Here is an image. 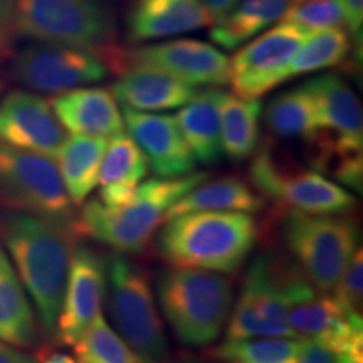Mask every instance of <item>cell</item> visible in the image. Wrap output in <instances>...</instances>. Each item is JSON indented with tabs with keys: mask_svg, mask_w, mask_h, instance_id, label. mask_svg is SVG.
<instances>
[{
	"mask_svg": "<svg viewBox=\"0 0 363 363\" xmlns=\"http://www.w3.org/2000/svg\"><path fill=\"white\" fill-rule=\"evenodd\" d=\"M66 130L51 103L30 91H12L0 99V142L54 158Z\"/></svg>",
	"mask_w": 363,
	"mask_h": 363,
	"instance_id": "cell-17",
	"label": "cell"
},
{
	"mask_svg": "<svg viewBox=\"0 0 363 363\" xmlns=\"http://www.w3.org/2000/svg\"><path fill=\"white\" fill-rule=\"evenodd\" d=\"M206 172H192L174 179H150L135 189L133 197L121 207H104L98 201H88L76 217V234L106 244L121 254L142 252L169 211L185 194L207 179Z\"/></svg>",
	"mask_w": 363,
	"mask_h": 363,
	"instance_id": "cell-3",
	"label": "cell"
},
{
	"mask_svg": "<svg viewBox=\"0 0 363 363\" xmlns=\"http://www.w3.org/2000/svg\"><path fill=\"white\" fill-rule=\"evenodd\" d=\"M0 363H38L34 357L17 350V347L0 342Z\"/></svg>",
	"mask_w": 363,
	"mask_h": 363,
	"instance_id": "cell-41",
	"label": "cell"
},
{
	"mask_svg": "<svg viewBox=\"0 0 363 363\" xmlns=\"http://www.w3.org/2000/svg\"><path fill=\"white\" fill-rule=\"evenodd\" d=\"M257 224L247 212H187L165 220L158 254L172 266L233 274L251 254Z\"/></svg>",
	"mask_w": 363,
	"mask_h": 363,
	"instance_id": "cell-2",
	"label": "cell"
},
{
	"mask_svg": "<svg viewBox=\"0 0 363 363\" xmlns=\"http://www.w3.org/2000/svg\"><path fill=\"white\" fill-rule=\"evenodd\" d=\"M212 26L201 0H136L128 16L131 40L172 38Z\"/></svg>",
	"mask_w": 363,
	"mask_h": 363,
	"instance_id": "cell-20",
	"label": "cell"
},
{
	"mask_svg": "<svg viewBox=\"0 0 363 363\" xmlns=\"http://www.w3.org/2000/svg\"><path fill=\"white\" fill-rule=\"evenodd\" d=\"M108 306L116 333L143 360L162 363L169 340L158 315L152 279L142 266L118 252L108 261Z\"/></svg>",
	"mask_w": 363,
	"mask_h": 363,
	"instance_id": "cell-7",
	"label": "cell"
},
{
	"mask_svg": "<svg viewBox=\"0 0 363 363\" xmlns=\"http://www.w3.org/2000/svg\"><path fill=\"white\" fill-rule=\"evenodd\" d=\"M266 201L256 194L247 182L238 177H222V179L199 184L197 187L185 194L169 211L170 217L202 211H234V212H259L264 208Z\"/></svg>",
	"mask_w": 363,
	"mask_h": 363,
	"instance_id": "cell-25",
	"label": "cell"
},
{
	"mask_svg": "<svg viewBox=\"0 0 363 363\" xmlns=\"http://www.w3.org/2000/svg\"><path fill=\"white\" fill-rule=\"evenodd\" d=\"M74 235L43 217L19 211H0V244L34 301L44 333L54 338Z\"/></svg>",
	"mask_w": 363,
	"mask_h": 363,
	"instance_id": "cell-1",
	"label": "cell"
},
{
	"mask_svg": "<svg viewBox=\"0 0 363 363\" xmlns=\"http://www.w3.org/2000/svg\"><path fill=\"white\" fill-rule=\"evenodd\" d=\"M123 123L130 131L153 174L162 179H174L192 174L195 158L180 133L175 116L152 115L123 106Z\"/></svg>",
	"mask_w": 363,
	"mask_h": 363,
	"instance_id": "cell-18",
	"label": "cell"
},
{
	"mask_svg": "<svg viewBox=\"0 0 363 363\" xmlns=\"http://www.w3.org/2000/svg\"><path fill=\"white\" fill-rule=\"evenodd\" d=\"M11 33L45 44L74 45L104 52L115 62V19L103 0H13Z\"/></svg>",
	"mask_w": 363,
	"mask_h": 363,
	"instance_id": "cell-5",
	"label": "cell"
},
{
	"mask_svg": "<svg viewBox=\"0 0 363 363\" xmlns=\"http://www.w3.org/2000/svg\"><path fill=\"white\" fill-rule=\"evenodd\" d=\"M358 225L343 214H305L288 211L283 238L305 278L321 293L337 288L357 251Z\"/></svg>",
	"mask_w": 363,
	"mask_h": 363,
	"instance_id": "cell-8",
	"label": "cell"
},
{
	"mask_svg": "<svg viewBox=\"0 0 363 363\" xmlns=\"http://www.w3.org/2000/svg\"><path fill=\"white\" fill-rule=\"evenodd\" d=\"M34 358L38 360V363H78L74 357L57 350L54 345H43V347H39Z\"/></svg>",
	"mask_w": 363,
	"mask_h": 363,
	"instance_id": "cell-38",
	"label": "cell"
},
{
	"mask_svg": "<svg viewBox=\"0 0 363 363\" xmlns=\"http://www.w3.org/2000/svg\"><path fill=\"white\" fill-rule=\"evenodd\" d=\"M108 261L96 249L79 244L72 249L65 296L59 311L54 345L72 347L101 315L106 294Z\"/></svg>",
	"mask_w": 363,
	"mask_h": 363,
	"instance_id": "cell-15",
	"label": "cell"
},
{
	"mask_svg": "<svg viewBox=\"0 0 363 363\" xmlns=\"http://www.w3.org/2000/svg\"><path fill=\"white\" fill-rule=\"evenodd\" d=\"M350 49L352 39L347 30L338 29V27L313 30L294 54L288 69V79L340 66L350 54Z\"/></svg>",
	"mask_w": 363,
	"mask_h": 363,
	"instance_id": "cell-30",
	"label": "cell"
},
{
	"mask_svg": "<svg viewBox=\"0 0 363 363\" xmlns=\"http://www.w3.org/2000/svg\"><path fill=\"white\" fill-rule=\"evenodd\" d=\"M78 363H81V362H78Z\"/></svg>",
	"mask_w": 363,
	"mask_h": 363,
	"instance_id": "cell-46",
	"label": "cell"
},
{
	"mask_svg": "<svg viewBox=\"0 0 363 363\" xmlns=\"http://www.w3.org/2000/svg\"><path fill=\"white\" fill-rule=\"evenodd\" d=\"M175 363H197V362H192V360H180V362H175Z\"/></svg>",
	"mask_w": 363,
	"mask_h": 363,
	"instance_id": "cell-44",
	"label": "cell"
},
{
	"mask_svg": "<svg viewBox=\"0 0 363 363\" xmlns=\"http://www.w3.org/2000/svg\"><path fill=\"white\" fill-rule=\"evenodd\" d=\"M0 208L43 217L76 234L78 214L59 175L56 160L2 142Z\"/></svg>",
	"mask_w": 363,
	"mask_h": 363,
	"instance_id": "cell-9",
	"label": "cell"
},
{
	"mask_svg": "<svg viewBox=\"0 0 363 363\" xmlns=\"http://www.w3.org/2000/svg\"><path fill=\"white\" fill-rule=\"evenodd\" d=\"M308 34L281 22L239 49L229 61V84L235 96L257 99L288 81L289 65Z\"/></svg>",
	"mask_w": 363,
	"mask_h": 363,
	"instance_id": "cell-13",
	"label": "cell"
},
{
	"mask_svg": "<svg viewBox=\"0 0 363 363\" xmlns=\"http://www.w3.org/2000/svg\"><path fill=\"white\" fill-rule=\"evenodd\" d=\"M262 104L259 99H242L225 93L220 106L222 153L242 162L252 157L261 138Z\"/></svg>",
	"mask_w": 363,
	"mask_h": 363,
	"instance_id": "cell-27",
	"label": "cell"
},
{
	"mask_svg": "<svg viewBox=\"0 0 363 363\" xmlns=\"http://www.w3.org/2000/svg\"><path fill=\"white\" fill-rule=\"evenodd\" d=\"M301 340L261 337L224 340L212 355L225 363H296Z\"/></svg>",
	"mask_w": 363,
	"mask_h": 363,
	"instance_id": "cell-31",
	"label": "cell"
},
{
	"mask_svg": "<svg viewBox=\"0 0 363 363\" xmlns=\"http://www.w3.org/2000/svg\"><path fill=\"white\" fill-rule=\"evenodd\" d=\"M343 16V24L352 40L362 49V26H363V0H337Z\"/></svg>",
	"mask_w": 363,
	"mask_h": 363,
	"instance_id": "cell-36",
	"label": "cell"
},
{
	"mask_svg": "<svg viewBox=\"0 0 363 363\" xmlns=\"http://www.w3.org/2000/svg\"><path fill=\"white\" fill-rule=\"evenodd\" d=\"M281 22H288L313 33L340 27L343 24V16L337 0H301L296 6L291 4Z\"/></svg>",
	"mask_w": 363,
	"mask_h": 363,
	"instance_id": "cell-33",
	"label": "cell"
},
{
	"mask_svg": "<svg viewBox=\"0 0 363 363\" xmlns=\"http://www.w3.org/2000/svg\"><path fill=\"white\" fill-rule=\"evenodd\" d=\"M142 363H153V362H150V360H143Z\"/></svg>",
	"mask_w": 363,
	"mask_h": 363,
	"instance_id": "cell-45",
	"label": "cell"
},
{
	"mask_svg": "<svg viewBox=\"0 0 363 363\" xmlns=\"http://www.w3.org/2000/svg\"><path fill=\"white\" fill-rule=\"evenodd\" d=\"M111 94L125 108L136 111H165L187 104L197 88L175 79L165 72L150 67H131L116 83L111 84Z\"/></svg>",
	"mask_w": 363,
	"mask_h": 363,
	"instance_id": "cell-21",
	"label": "cell"
},
{
	"mask_svg": "<svg viewBox=\"0 0 363 363\" xmlns=\"http://www.w3.org/2000/svg\"><path fill=\"white\" fill-rule=\"evenodd\" d=\"M266 125L272 135L283 140L315 142L318 135L316 110L305 86L284 91L266 108Z\"/></svg>",
	"mask_w": 363,
	"mask_h": 363,
	"instance_id": "cell-28",
	"label": "cell"
},
{
	"mask_svg": "<svg viewBox=\"0 0 363 363\" xmlns=\"http://www.w3.org/2000/svg\"><path fill=\"white\" fill-rule=\"evenodd\" d=\"M337 363H363V352L338 353Z\"/></svg>",
	"mask_w": 363,
	"mask_h": 363,
	"instance_id": "cell-43",
	"label": "cell"
},
{
	"mask_svg": "<svg viewBox=\"0 0 363 363\" xmlns=\"http://www.w3.org/2000/svg\"><path fill=\"white\" fill-rule=\"evenodd\" d=\"M0 342L30 348L39 342V325L29 296L0 244Z\"/></svg>",
	"mask_w": 363,
	"mask_h": 363,
	"instance_id": "cell-23",
	"label": "cell"
},
{
	"mask_svg": "<svg viewBox=\"0 0 363 363\" xmlns=\"http://www.w3.org/2000/svg\"><path fill=\"white\" fill-rule=\"evenodd\" d=\"M293 0H239L211 30V39L224 49H235L283 19Z\"/></svg>",
	"mask_w": 363,
	"mask_h": 363,
	"instance_id": "cell-26",
	"label": "cell"
},
{
	"mask_svg": "<svg viewBox=\"0 0 363 363\" xmlns=\"http://www.w3.org/2000/svg\"><path fill=\"white\" fill-rule=\"evenodd\" d=\"M229 61L220 49L195 39L167 40L121 52V69L126 66L150 67L190 86L208 88L229 83Z\"/></svg>",
	"mask_w": 363,
	"mask_h": 363,
	"instance_id": "cell-16",
	"label": "cell"
},
{
	"mask_svg": "<svg viewBox=\"0 0 363 363\" xmlns=\"http://www.w3.org/2000/svg\"><path fill=\"white\" fill-rule=\"evenodd\" d=\"M335 291V299L350 315H362L363 305V254L358 247L343 271Z\"/></svg>",
	"mask_w": 363,
	"mask_h": 363,
	"instance_id": "cell-34",
	"label": "cell"
},
{
	"mask_svg": "<svg viewBox=\"0 0 363 363\" xmlns=\"http://www.w3.org/2000/svg\"><path fill=\"white\" fill-rule=\"evenodd\" d=\"M311 94L316 110L318 135L316 169L345 155H357L363 148L362 103L347 81L338 74L318 76L303 84Z\"/></svg>",
	"mask_w": 363,
	"mask_h": 363,
	"instance_id": "cell-11",
	"label": "cell"
},
{
	"mask_svg": "<svg viewBox=\"0 0 363 363\" xmlns=\"http://www.w3.org/2000/svg\"><path fill=\"white\" fill-rule=\"evenodd\" d=\"M7 56H11V45L0 43V96H2L4 89H6V76H4L2 61H4V59H6Z\"/></svg>",
	"mask_w": 363,
	"mask_h": 363,
	"instance_id": "cell-42",
	"label": "cell"
},
{
	"mask_svg": "<svg viewBox=\"0 0 363 363\" xmlns=\"http://www.w3.org/2000/svg\"><path fill=\"white\" fill-rule=\"evenodd\" d=\"M13 0H0V43L11 45V17Z\"/></svg>",
	"mask_w": 363,
	"mask_h": 363,
	"instance_id": "cell-40",
	"label": "cell"
},
{
	"mask_svg": "<svg viewBox=\"0 0 363 363\" xmlns=\"http://www.w3.org/2000/svg\"><path fill=\"white\" fill-rule=\"evenodd\" d=\"M49 103L62 128L72 135L110 138L125 128L123 115L110 89L74 88L59 93Z\"/></svg>",
	"mask_w": 363,
	"mask_h": 363,
	"instance_id": "cell-19",
	"label": "cell"
},
{
	"mask_svg": "<svg viewBox=\"0 0 363 363\" xmlns=\"http://www.w3.org/2000/svg\"><path fill=\"white\" fill-rule=\"evenodd\" d=\"M296 363H337V353L313 340H301Z\"/></svg>",
	"mask_w": 363,
	"mask_h": 363,
	"instance_id": "cell-37",
	"label": "cell"
},
{
	"mask_svg": "<svg viewBox=\"0 0 363 363\" xmlns=\"http://www.w3.org/2000/svg\"><path fill=\"white\" fill-rule=\"evenodd\" d=\"M162 313L179 342L207 347L220 337L234 301L233 281L220 272L172 266L157 279Z\"/></svg>",
	"mask_w": 363,
	"mask_h": 363,
	"instance_id": "cell-4",
	"label": "cell"
},
{
	"mask_svg": "<svg viewBox=\"0 0 363 363\" xmlns=\"http://www.w3.org/2000/svg\"><path fill=\"white\" fill-rule=\"evenodd\" d=\"M147 157L130 135L116 133L106 145L101 167H99V187H130L135 189L148 175Z\"/></svg>",
	"mask_w": 363,
	"mask_h": 363,
	"instance_id": "cell-29",
	"label": "cell"
},
{
	"mask_svg": "<svg viewBox=\"0 0 363 363\" xmlns=\"http://www.w3.org/2000/svg\"><path fill=\"white\" fill-rule=\"evenodd\" d=\"M288 325L296 340H313L337 355L363 352L362 315L347 313L335 296L318 291L308 279L293 294Z\"/></svg>",
	"mask_w": 363,
	"mask_h": 363,
	"instance_id": "cell-14",
	"label": "cell"
},
{
	"mask_svg": "<svg viewBox=\"0 0 363 363\" xmlns=\"http://www.w3.org/2000/svg\"><path fill=\"white\" fill-rule=\"evenodd\" d=\"M202 6L211 17L212 26L224 19V17L235 7L239 0H201Z\"/></svg>",
	"mask_w": 363,
	"mask_h": 363,
	"instance_id": "cell-39",
	"label": "cell"
},
{
	"mask_svg": "<svg viewBox=\"0 0 363 363\" xmlns=\"http://www.w3.org/2000/svg\"><path fill=\"white\" fill-rule=\"evenodd\" d=\"M305 279L298 264L279 254H259L249 266L242 291L227 321L225 340L294 338L288 310L296 286Z\"/></svg>",
	"mask_w": 363,
	"mask_h": 363,
	"instance_id": "cell-6",
	"label": "cell"
},
{
	"mask_svg": "<svg viewBox=\"0 0 363 363\" xmlns=\"http://www.w3.org/2000/svg\"><path fill=\"white\" fill-rule=\"evenodd\" d=\"M337 165L333 169V177L345 187L353 192H362L363 187V162L362 153L357 155H345L337 158Z\"/></svg>",
	"mask_w": 363,
	"mask_h": 363,
	"instance_id": "cell-35",
	"label": "cell"
},
{
	"mask_svg": "<svg viewBox=\"0 0 363 363\" xmlns=\"http://www.w3.org/2000/svg\"><path fill=\"white\" fill-rule=\"evenodd\" d=\"M108 67L98 52L62 44H27L12 57L13 78L26 88L51 94L98 83L108 76Z\"/></svg>",
	"mask_w": 363,
	"mask_h": 363,
	"instance_id": "cell-12",
	"label": "cell"
},
{
	"mask_svg": "<svg viewBox=\"0 0 363 363\" xmlns=\"http://www.w3.org/2000/svg\"><path fill=\"white\" fill-rule=\"evenodd\" d=\"M81 363H142L143 358L131 350L125 340L98 315L83 337L72 345Z\"/></svg>",
	"mask_w": 363,
	"mask_h": 363,
	"instance_id": "cell-32",
	"label": "cell"
},
{
	"mask_svg": "<svg viewBox=\"0 0 363 363\" xmlns=\"http://www.w3.org/2000/svg\"><path fill=\"white\" fill-rule=\"evenodd\" d=\"M106 145L108 138L101 136L74 135L65 140L54 157L72 206L84 203L98 185L99 167Z\"/></svg>",
	"mask_w": 363,
	"mask_h": 363,
	"instance_id": "cell-24",
	"label": "cell"
},
{
	"mask_svg": "<svg viewBox=\"0 0 363 363\" xmlns=\"http://www.w3.org/2000/svg\"><path fill=\"white\" fill-rule=\"evenodd\" d=\"M224 96V91L217 88L199 91L175 115L195 162L203 165L216 163L222 155L220 106Z\"/></svg>",
	"mask_w": 363,
	"mask_h": 363,
	"instance_id": "cell-22",
	"label": "cell"
},
{
	"mask_svg": "<svg viewBox=\"0 0 363 363\" xmlns=\"http://www.w3.org/2000/svg\"><path fill=\"white\" fill-rule=\"evenodd\" d=\"M249 180L261 197L276 206L305 214H347L355 197L318 170L289 165L269 147L254 152Z\"/></svg>",
	"mask_w": 363,
	"mask_h": 363,
	"instance_id": "cell-10",
	"label": "cell"
}]
</instances>
